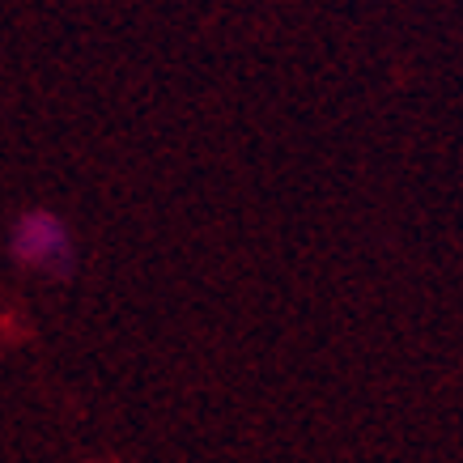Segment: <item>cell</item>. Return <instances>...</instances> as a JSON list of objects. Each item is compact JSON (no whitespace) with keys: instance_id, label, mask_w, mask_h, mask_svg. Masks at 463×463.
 I'll use <instances>...</instances> for the list:
<instances>
[{"instance_id":"cell-1","label":"cell","mask_w":463,"mask_h":463,"mask_svg":"<svg viewBox=\"0 0 463 463\" xmlns=\"http://www.w3.org/2000/svg\"><path fill=\"white\" fill-rule=\"evenodd\" d=\"M9 251L22 268L30 272H47V277H69L77 247H72V230L64 225V217H56L52 209H26L14 222L9 234Z\"/></svg>"}]
</instances>
